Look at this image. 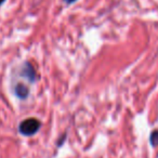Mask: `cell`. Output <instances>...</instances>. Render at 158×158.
I'll return each mask as SVG.
<instances>
[{
    "mask_svg": "<svg viewBox=\"0 0 158 158\" xmlns=\"http://www.w3.org/2000/svg\"><path fill=\"white\" fill-rule=\"evenodd\" d=\"M149 142H151V145L153 147H156L158 145V130H154L151 133Z\"/></svg>",
    "mask_w": 158,
    "mask_h": 158,
    "instance_id": "277c9868",
    "label": "cell"
},
{
    "mask_svg": "<svg viewBox=\"0 0 158 158\" xmlns=\"http://www.w3.org/2000/svg\"><path fill=\"white\" fill-rule=\"evenodd\" d=\"M5 1H6V0H0V7H1L3 3H5Z\"/></svg>",
    "mask_w": 158,
    "mask_h": 158,
    "instance_id": "8992f818",
    "label": "cell"
},
{
    "mask_svg": "<svg viewBox=\"0 0 158 158\" xmlns=\"http://www.w3.org/2000/svg\"><path fill=\"white\" fill-rule=\"evenodd\" d=\"M40 127H41V123L39 119L31 117L21 121V123L19 125V132L24 136H31L39 131Z\"/></svg>",
    "mask_w": 158,
    "mask_h": 158,
    "instance_id": "6da1fadb",
    "label": "cell"
},
{
    "mask_svg": "<svg viewBox=\"0 0 158 158\" xmlns=\"http://www.w3.org/2000/svg\"><path fill=\"white\" fill-rule=\"evenodd\" d=\"M64 2L66 3L67 6H69V5H73V3H75L77 1V0H63Z\"/></svg>",
    "mask_w": 158,
    "mask_h": 158,
    "instance_id": "5b68a950",
    "label": "cell"
},
{
    "mask_svg": "<svg viewBox=\"0 0 158 158\" xmlns=\"http://www.w3.org/2000/svg\"><path fill=\"white\" fill-rule=\"evenodd\" d=\"M20 75L23 78L26 79L29 84H35L36 80H37V74H36L35 68L31 65V62H24V63L22 64Z\"/></svg>",
    "mask_w": 158,
    "mask_h": 158,
    "instance_id": "7a4b0ae2",
    "label": "cell"
},
{
    "mask_svg": "<svg viewBox=\"0 0 158 158\" xmlns=\"http://www.w3.org/2000/svg\"><path fill=\"white\" fill-rule=\"evenodd\" d=\"M13 92L15 94V97L19 98L20 100H26L29 95V88L26 85L22 84V82H18L14 86Z\"/></svg>",
    "mask_w": 158,
    "mask_h": 158,
    "instance_id": "3957f363",
    "label": "cell"
}]
</instances>
